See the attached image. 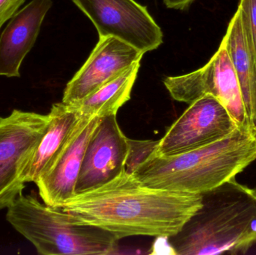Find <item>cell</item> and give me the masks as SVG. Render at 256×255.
<instances>
[{
    "label": "cell",
    "mask_w": 256,
    "mask_h": 255,
    "mask_svg": "<svg viewBox=\"0 0 256 255\" xmlns=\"http://www.w3.org/2000/svg\"><path fill=\"white\" fill-rule=\"evenodd\" d=\"M48 115V127L22 172V180L26 184L37 182L52 166L81 118L76 110L62 102L52 105Z\"/></svg>",
    "instance_id": "4fadbf2b"
},
{
    "label": "cell",
    "mask_w": 256,
    "mask_h": 255,
    "mask_svg": "<svg viewBox=\"0 0 256 255\" xmlns=\"http://www.w3.org/2000/svg\"><path fill=\"white\" fill-rule=\"evenodd\" d=\"M143 52L114 37H100L85 64L66 85L62 103L74 104L141 61Z\"/></svg>",
    "instance_id": "30bf717a"
},
{
    "label": "cell",
    "mask_w": 256,
    "mask_h": 255,
    "mask_svg": "<svg viewBox=\"0 0 256 255\" xmlns=\"http://www.w3.org/2000/svg\"><path fill=\"white\" fill-rule=\"evenodd\" d=\"M222 42L236 70L250 124L256 132V59L240 7L232 18Z\"/></svg>",
    "instance_id": "5bb4252c"
},
{
    "label": "cell",
    "mask_w": 256,
    "mask_h": 255,
    "mask_svg": "<svg viewBox=\"0 0 256 255\" xmlns=\"http://www.w3.org/2000/svg\"><path fill=\"white\" fill-rule=\"evenodd\" d=\"M129 142L116 115L104 117L93 132L84 154L75 195L98 188L126 171Z\"/></svg>",
    "instance_id": "9c48e42d"
},
{
    "label": "cell",
    "mask_w": 256,
    "mask_h": 255,
    "mask_svg": "<svg viewBox=\"0 0 256 255\" xmlns=\"http://www.w3.org/2000/svg\"><path fill=\"white\" fill-rule=\"evenodd\" d=\"M238 7L243 13L246 32L256 59V0H240Z\"/></svg>",
    "instance_id": "e0dca14e"
},
{
    "label": "cell",
    "mask_w": 256,
    "mask_h": 255,
    "mask_svg": "<svg viewBox=\"0 0 256 255\" xmlns=\"http://www.w3.org/2000/svg\"><path fill=\"white\" fill-rule=\"evenodd\" d=\"M168 241L176 255L246 254L256 244V188L232 178L204 193L201 209Z\"/></svg>",
    "instance_id": "3957f363"
},
{
    "label": "cell",
    "mask_w": 256,
    "mask_h": 255,
    "mask_svg": "<svg viewBox=\"0 0 256 255\" xmlns=\"http://www.w3.org/2000/svg\"><path fill=\"white\" fill-rule=\"evenodd\" d=\"M159 141L134 140L128 139L129 151L126 161V172L132 175L141 163L155 152Z\"/></svg>",
    "instance_id": "2e32d148"
},
{
    "label": "cell",
    "mask_w": 256,
    "mask_h": 255,
    "mask_svg": "<svg viewBox=\"0 0 256 255\" xmlns=\"http://www.w3.org/2000/svg\"><path fill=\"white\" fill-rule=\"evenodd\" d=\"M140 67V61H138L114 80L80 101L69 106L76 110L80 116L87 118L117 115L118 109L130 98Z\"/></svg>",
    "instance_id": "9a60e30c"
},
{
    "label": "cell",
    "mask_w": 256,
    "mask_h": 255,
    "mask_svg": "<svg viewBox=\"0 0 256 255\" xmlns=\"http://www.w3.org/2000/svg\"><path fill=\"white\" fill-rule=\"evenodd\" d=\"M93 22L99 37H114L143 53L158 49L164 33L135 0H72Z\"/></svg>",
    "instance_id": "52a82bcc"
},
{
    "label": "cell",
    "mask_w": 256,
    "mask_h": 255,
    "mask_svg": "<svg viewBox=\"0 0 256 255\" xmlns=\"http://www.w3.org/2000/svg\"><path fill=\"white\" fill-rule=\"evenodd\" d=\"M238 124L212 94L197 99L160 140L155 154L171 156L210 145L232 133Z\"/></svg>",
    "instance_id": "ba28073f"
},
{
    "label": "cell",
    "mask_w": 256,
    "mask_h": 255,
    "mask_svg": "<svg viewBox=\"0 0 256 255\" xmlns=\"http://www.w3.org/2000/svg\"><path fill=\"white\" fill-rule=\"evenodd\" d=\"M26 0H0V29L12 17Z\"/></svg>",
    "instance_id": "ac0fdd59"
},
{
    "label": "cell",
    "mask_w": 256,
    "mask_h": 255,
    "mask_svg": "<svg viewBox=\"0 0 256 255\" xmlns=\"http://www.w3.org/2000/svg\"><path fill=\"white\" fill-rule=\"evenodd\" d=\"M195 0H164V4L168 8L184 10L188 8Z\"/></svg>",
    "instance_id": "d6986e66"
},
{
    "label": "cell",
    "mask_w": 256,
    "mask_h": 255,
    "mask_svg": "<svg viewBox=\"0 0 256 255\" xmlns=\"http://www.w3.org/2000/svg\"><path fill=\"white\" fill-rule=\"evenodd\" d=\"M6 220L40 255H110L118 247L112 234L40 203L33 194L20 195L7 208Z\"/></svg>",
    "instance_id": "277c9868"
},
{
    "label": "cell",
    "mask_w": 256,
    "mask_h": 255,
    "mask_svg": "<svg viewBox=\"0 0 256 255\" xmlns=\"http://www.w3.org/2000/svg\"><path fill=\"white\" fill-rule=\"evenodd\" d=\"M52 0H32L18 10L0 35V76L20 77V68L36 43Z\"/></svg>",
    "instance_id": "7c38bea8"
},
{
    "label": "cell",
    "mask_w": 256,
    "mask_h": 255,
    "mask_svg": "<svg viewBox=\"0 0 256 255\" xmlns=\"http://www.w3.org/2000/svg\"><path fill=\"white\" fill-rule=\"evenodd\" d=\"M49 121V115L18 109L0 117V210L22 194L24 167Z\"/></svg>",
    "instance_id": "5b68a950"
},
{
    "label": "cell",
    "mask_w": 256,
    "mask_h": 255,
    "mask_svg": "<svg viewBox=\"0 0 256 255\" xmlns=\"http://www.w3.org/2000/svg\"><path fill=\"white\" fill-rule=\"evenodd\" d=\"M102 118L81 116L61 153L36 183L39 196L48 206L62 208L75 196V188L86 149Z\"/></svg>",
    "instance_id": "8fae6325"
},
{
    "label": "cell",
    "mask_w": 256,
    "mask_h": 255,
    "mask_svg": "<svg viewBox=\"0 0 256 255\" xmlns=\"http://www.w3.org/2000/svg\"><path fill=\"white\" fill-rule=\"evenodd\" d=\"M164 83L174 100L189 104L212 94L238 125H250L236 70L222 42L206 65L188 74L168 76Z\"/></svg>",
    "instance_id": "8992f818"
},
{
    "label": "cell",
    "mask_w": 256,
    "mask_h": 255,
    "mask_svg": "<svg viewBox=\"0 0 256 255\" xmlns=\"http://www.w3.org/2000/svg\"><path fill=\"white\" fill-rule=\"evenodd\" d=\"M256 160V132L240 125L202 148L171 156L152 154L132 175L153 188L202 195L236 178Z\"/></svg>",
    "instance_id": "7a4b0ae2"
},
{
    "label": "cell",
    "mask_w": 256,
    "mask_h": 255,
    "mask_svg": "<svg viewBox=\"0 0 256 255\" xmlns=\"http://www.w3.org/2000/svg\"><path fill=\"white\" fill-rule=\"evenodd\" d=\"M202 195L148 187L126 171L108 184L75 195L62 209L117 239L178 235L201 209Z\"/></svg>",
    "instance_id": "6da1fadb"
}]
</instances>
